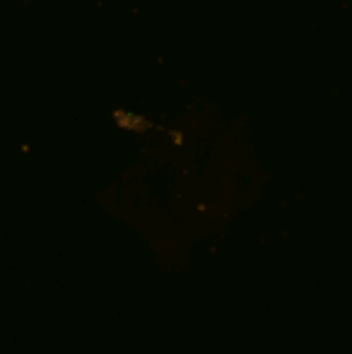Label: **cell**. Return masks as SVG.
<instances>
[]
</instances>
